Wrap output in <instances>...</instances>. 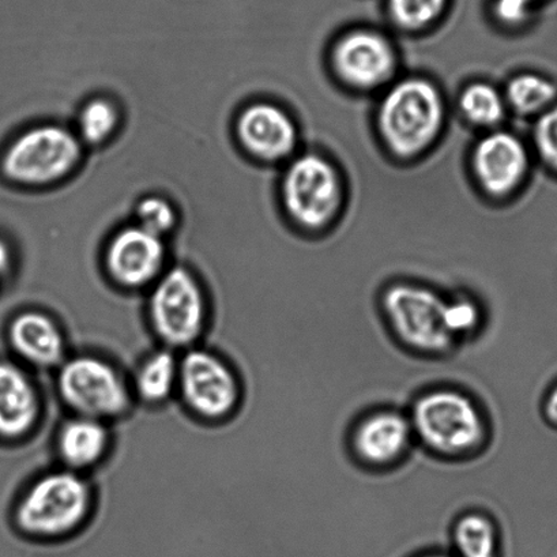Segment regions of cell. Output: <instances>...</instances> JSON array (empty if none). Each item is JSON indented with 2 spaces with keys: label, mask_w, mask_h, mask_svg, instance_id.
<instances>
[{
  "label": "cell",
  "mask_w": 557,
  "mask_h": 557,
  "mask_svg": "<svg viewBox=\"0 0 557 557\" xmlns=\"http://www.w3.org/2000/svg\"><path fill=\"white\" fill-rule=\"evenodd\" d=\"M447 124L446 96L424 74H401L377 95L375 135L394 162L423 160L445 137Z\"/></svg>",
  "instance_id": "cell-1"
},
{
  "label": "cell",
  "mask_w": 557,
  "mask_h": 557,
  "mask_svg": "<svg viewBox=\"0 0 557 557\" xmlns=\"http://www.w3.org/2000/svg\"><path fill=\"white\" fill-rule=\"evenodd\" d=\"M407 413L416 446L442 461H469L490 445V416L479 399L461 387L425 388L413 398Z\"/></svg>",
  "instance_id": "cell-2"
},
{
  "label": "cell",
  "mask_w": 557,
  "mask_h": 557,
  "mask_svg": "<svg viewBox=\"0 0 557 557\" xmlns=\"http://www.w3.org/2000/svg\"><path fill=\"white\" fill-rule=\"evenodd\" d=\"M95 507L96 491L89 475L57 467L37 474L21 492L13 523L26 539L59 541L81 532Z\"/></svg>",
  "instance_id": "cell-3"
},
{
  "label": "cell",
  "mask_w": 557,
  "mask_h": 557,
  "mask_svg": "<svg viewBox=\"0 0 557 557\" xmlns=\"http://www.w3.org/2000/svg\"><path fill=\"white\" fill-rule=\"evenodd\" d=\"M280 203L286 220L306 235H321L343 218L348 186L343 170L319 150H300L283 165Z\"/></svg>",
  "instance_id": "cell-4"
},
{
  "label": "cell",
  "mask_w": 557,
  "mask_h": 557,
  "mask_svg": "<svg viewBox=\"0 0 557 557\" xmlns=\"http://www.w3.org/2000/svg\"><path fill=\"white\" fill-rule=\"evenodd\" d=\"M447 295L414 280H396L382 289L380 310L399 346L421 357H446L458 348L446 326Z\"/></svg>",
  "instance_id": "cell-5"
},
{
  "label": "cell",
  "mask_w": 557,
  "mask_h": 557,
  "mask_svg": "<svg viewBox=\"0 0 557 557\" xmlns=\"http://www.w3.org/2000/svg\"><path fill=\"white\" fill-rule=\"evenodd\" d=\"M53 388L67 414L111 425L127 418L135 407L127 374L95 351L70 354L53 371Z\"/></svg>",
  "instance_id": "cell-6"
},
{
  "label": "cell",
  "mask_w": 557,
  "mask_h": 557,
  "mask_svg": "<svg viewBox=\"0 0 557 557\" xmlns=\"http://www.w3.org/2000/svg\"><path fill=\"white\" fill-rule=\"evenodd\" d=\"M146 321L157 343L177 354L202 344L210 322L207 289L187 267H170L146 297Z\"/></svg>",
  "instance_id": "cell-7"
},
{
  "label": "cell",
  "mask_w": 557,
  "mask_h": 557,
  "mask_svg": "<svg viewBox=\"0 0 557 557\" xmlns=\"http://www.w3.org/2000/svg\"><path fill=\"white\" fill-rule=\"evenodd\" d=\"M84 150L74 128L39 124L10 140L0 153V176L14 186H53L78 170Z\"/></svg>",
  "instance_id": "cell-8"
},
{
  "label": "cell",
  "mask_w": 557,
  "mask_h": 557,
  "mask_svg": "<svg viewBox=\"0 0 557 557\" xmlns=\"http://www.w3.org/2000/svg\"><path fill=\"white\" fill-rule=\"evenodd\" d=\"M245 387L232 362L219 351L198 345L178 355L176 399L203 424L226 423L239 412Z\"/></svg>",
  "instance_id": "cell-9"
},
{
  "label": "cell",
  "mask_w": 557,
  "mask_h": 557,
  "mask_svg": "<svg viewBox=\"0 0 557 557\" xmlns=\"http://www.w3.org/2000/svg\"><path fill=\"white\" fill-rule=\"evenodd\" d=\"M330 75L355 95H380L401 75V52L381 30L356 28L337 37L326 53Z\"/></svg>",
  "instance_id": "cell-10"
},
{
  "label": "cell",
  "mask_w": 557,
  "mask_h": 557,
  "mask_svg": "<svg viewBox=\"0 0 557 557\" xmlns=\"http://www.w3.org/2000/svg\"><path fill=\"white\" fill-rule=\"evenodd\" d=\"M469 175L481 196L502 203L517 196L532 170V150L517 133L500 127L479 134L468 159Z\"/></svg>",
  "instance_id": "cell-11"
},
{
  "label": "cell",
  "mask_w": 557,
  "mask_h": 557,
  "mask_svg": "<svg viewBox=\"0 0 557 557\" xmlns=\"http://www.w3.org/2000/svg\"><path fill=\"white\" fill-rule=\"evenodd\" d=\"M348 447L355 461L372 472H387L407 461L416 441L407 410H368L350 426Z\"/></svg>",
  "instance_id": "cell-12"
},
{
  "label": "cell",
  "mask_w": 557,
  "mask_h": 557,
  "mask_svg": "<svg viewBox=\"0 0 557 557\" xmlns=\"http://www.w3.org/2000/svg\"><path fill=\"white\" fill-rule=\"evenodd\" d=\"M235 135L242 150L263 165L283 166L301 150L299 123L274 101L258 100L242 108Z\"/></svg>",
  "instance_id": "cell-13"
},
{
  "label": "cell",
  "mask_w": 557,
  "mask_h": 557,
  "mask_svg": "<svg viewBox=\"0 0 557 557\" xmlns=\"http://www.w3.org/2000/svg\"><path fill=\"white\" fill-rule=\"evenodd\" d=\"M166 243L137 224L115 232L104 251L108 278L127 292H148L170 267Z\"/></svg>",
  "instance_id": "cell-14"
},
{
  "label": "cell",
  "mask_w": 557,
  "mask_h": 557,
  "mask_svg": "<svg viewBox=\"0 0 557 557\" xmlns=\"http://www.w3.org/2000/svg\"><path fill=\"white\" fill-rule=\"evenodd\" d=\"M7 343L12 359L32 372H53L70 356L66 330L50 312L20 311L10 319Z\"/></svg>",
  "instance_id": "cell-15"
},
{
  "label": "cell",
  "mask_w": 557,
  "mask_h": 557,
  "mask_svg": "<svg viewBox=\"0 0 557 557\" xmlns=\"http://www.w3.org/2000/svg\"><path fill=\"white\" fill-rule=\"evenodd\" d=\"M45 416V397L35 372L9 357L0 359V442L34 436Z\"/></svg>",
  "instance_id": "cell-16"
},
{
  "label": "cell",
  "mask_w": 557,
  "mask_h": 557,
  "mask_svg": "<svg viewBox=\"0 0 557 557\" xmlns=\"http://www.w3.org/2000/svg\"><path fill=\"white\" fill-rule=\"evenodd\" d=\"M112 425L104 421L67 414L53 436L58 467L89 475L110 457Z\"/></svg>",
  "instance_id": "cell-17"
},
{
  "label": "cell",
  "mask_w": 557,
  "mask_h": 557,
  "mask_svg": "<svg viewBox=\"0 0 557 557\" xmlns=\"http://www.w3.org/2000/svg\"><path fill=\"white\" fill-rule=\"evenodd\" d=\"M178 355L159 345L140 357L127 375L135 405L160 408L176 399Z\"/></svg>",
  "instance_id": "cell-18"
},
{
  "label": "cell",
  "mask_w": 557,
  "mask_h": 557,
  "mask_svg": "<svg viewBox=\"0 0 557 557\" xmlns=\"http://www.w3.org/2000/svg\"><path fill=\"white\" fill-rule=\"evenodd\" d=\"M457 111L462 122L479 134L505 127L510 112L502 86L485 79H473L458 91Z\"/></svg>",
  "instance_id": "cell-19"
},
{
  "label": "cell",
  "mask_w": 557,
  "mask_h": 557,
  "mask_svg": "<svg viewBox=\"0 0 557 557\" xmlns=\"http://www.w3.org/2000/svg\"><path fill=\"white\" fill-rule=\"evenodd\" d=\"M451 554L456 557H502L499 524L491 513L472 508L454 519Z\"/></svg>",
  "instance_id": "cell-20"
},
{
  "label": "cell",
  "mask_w": 557,
  "mask_h": 557,
  "mask_svg": "<svg viewBox=\"0 0 557 557\" xmlns=\"http://www.w3.org/2000/svg\"><path fill=\"white\" fill-rule=\"evenodd\" d=\"M508 112L519 117L543 115L556 104L557 88L545 75L534 72L512 74L502 86Z\"/></svg>",
  "instance_id": "cell-21"
},
{
  "label": "cell",
  "mask_w": 557,
  "mask_h": 557,
  "mask_svg": "<svg viewBox=\"0 0 557 557\" xmlns=\"http://www.w3.org/2000/svg\"><path fill=\"white\" fill-rule=\"evenodd\" d=\"M121 108L110 97H94L79 108L75 134L84 146H101L121 128Z\"/></svg>",
  "instance_id": "cell-22"
},
{
  "label": "cell",
  "mask_w": 557,
  "mask_h": 557,
  "mask_svg": "<svg viewBox=\"0 0 557 557\" xmlns=\"http://www.w3.org/2000/svg\"><path fill=\"white\" fill-rule=\"evenodd\" d=\"M446 326L458 346L478 338L485 326V311L481 301L469 292L447 295Z\"/></svg>",
  "instance_id": "cell-23"
},
{
  "label": "cell",
  "mask_w": 557,
  "mask_h": 557,
  "mask_svg": "<svg viewBox=\"0 0 557 557\" xmlns=\"http://www.w3.org/2000/svg\"><path fill=\"white\" fill-rule=\"evenodd\" d=\"M447 7V0H388V15L394 26L404 34H421L437 23Z\"/></svg>",
  "instance_id": "cell-24"
},
{
  "label": "cell",
  "mask_w": 557,
  "mask_h": 557,
  "mask_svg": "<svg viewBox=\"0 0 557 557\" xmlns=\"http://www.w3.org/2000/svg\"><path fill=\"white\" fill-rule=\"evenodd\" d=\"M134 215V224L164 240L177 228L178 224L175 205L159 194H149V196L140 198L135 205Z\"/></svg>",
  "instance_id": "cell-25"
},
{
  "label": "cell",
  "mask_w": 557,
  "mask_h": 557,
  "mask_svg": "<svg viewBox=\"0 0 557 557\" xmlns=\"http://www.w3.org/2000/svg\"><path fill=\"white\" fill-rule=\"evenodd\" d=\"M532 140L534 153L557 173V104L535 119Z\"/></svg>",
  "instance_id": "cell-26"
},
{
  "label": "cell",
  "mask_w": 557,
  "mask_h": 557,
  "mask_svg": "<svg viewBox=\"0 0 557 557\" xmlns=\"http://www.w3.org/2000/svg\"><path fill=\"white\" fill-rule=\"evenodd\" d=\"M533 4V0H496L494 15L505 28H521L530 20Z\"/></svg>",
  "instance_id": "cell-27"
},
{
  "label": "cell",
  "mask_w": 557,
  "mask_h": 557,
  "mask_svg": "<svg viewBox=\"0 0 557 557\" xmlns=\"http://www.w3.org/2000/svg\"><path fill=\"white\" fill-rule=\"evenodd\" d=\"M541 414L546 424L557 430V382L545 393L543 404H541Z\"/></svg>",
  "instance_id": "cell-28"
},
{
  "label": "cell",
  "mask_w": 557,
  "mask_h": 557,
  "mask_svg": "<svg viewBox=\"0 0 557 557\" xmlns=\"http://www.w3.org/2000/svg\"><path fill=\"white\" fill-rule=\"evenodd\" d=\"M10 270H12V250L8 242L0 237V284L8 278Z\"/></svg>",
  "instance_id": "cell-29"
},
{
  "label": "cell",
  "mask_w": 557,
  "mask_h": 557,
  "mask_svg": "<svg viewBox=\"0 0 557 557\" xmlns=\"http://www.w3.org/2000/svg\"><path fill=\"white\" fill-rule=\"evenodd\" d=\"M416 557H456V556H454L450 550H429V552H424V554H420Z\"/></svg>",
  "instance_id": "cell-30"
},
{
  "label": "cell",
  "mask_w": 557,
  "mask_h": 557,
  "mask_svg": "<svg viewBox=\"0 0 557 557\" xmlns=\"http://www.w3.org/2000/svg\"><path fill=\"white\" fill-rule=\"evenodd\" d=\"M533 2H534V3H535V2H539V0H533Z\"/></svg>",
  "instance_id": "cell-31"
}]
</instances>
